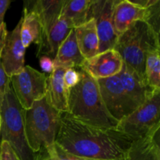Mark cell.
<instances>
[{
  "label": "cell",
  "mask_w": 160,
  "mask_h": 160,
  "mask_svg": "<svg viewBox=\"0 0 160 160\" xmlns=\"http://www.w3.org/2000/svg\"><path fill=\"white\" fill-rule=\"evenodd\" d=\"M133 141L115 128L92 126L61 113L56 143L67 152L88 160H128Z\"/></svg>",
  "instance_id": "6da1fadb"
},
{
  "label": "cell",
  "mask_w": 160,
  "mask_h": 160,
  "mask_svg": "<svg viewBox=\"0 0 160 160\" xmlns=\"http://www.w3.org/2000/svg\"><path fill=\"white\" fill-rule=\"evenodd\" d=\"M78 71L79 82L68 90L67 113L86 124L116 129L119 122L106 109L97 81L81 68Z\"/></svg>",
  "instance_id": "7a4b0ae2"
},
{
  "label": "cell",
  "mask_w": 160,
  "mask_h": 160,
  "mask_svg": "<svg viewBox=\"0 0 160 160\" xmlns=\"http://www.w3.org/2000/svg\"><path fill=\"white\" fill-rule=\"evenodd\" d=\"M156 48H160L159 34L146 22L137 21L119 36L113 49L119 53L123 63L146 83L145 59L148 52Z\"/></svg>",
  "instance_id": "3957f363"
},
{
  "label": "cell",
  "mask_w": 160,
  "mask_h": 160,
  "mask_svg": "<svg viewBox=\"0 0 160 160\" xmlns=\"http://www.w3.org/2000/svg\"><path fill=\"white\" fill-rule=\"evenodd\" d=\"M61 123V112L45 98L35 102L24 112V128L30 148L37 154L56 143Z\"/></svg>",
  "instance_id": "277c9868"
},
{
  "label": "cell",
  "mask_w": 160,
  "mask_h": 160,
  "mask_svg": "<svg viewBox=\"0 0 160 160\" xmlns=\"http://www.w3.org/2000/svg\"><path fill=\"white\" fill-rule=\"evenodd\" d=\"M23 109L12 88L6 94L0 109L1 142L9 143L20 160H37V154L30 148L26 138Z\"/></svg>",
  "instance_id": "5b68a950"
},
{
  "label": "cell",
  "mask_w": 160,
  "mask_h": 160,
  "mask_svg": "<svg viewBox=\"0 0 160 160\" xmlns=\"http://www.w3.org/2000/svg\"><path fill=\"white\" fill-rule=\"evenodd\" d=\"M159 128L160 90H156L144 104L120 120L116 129L134 142L154 135Z\"/></svg>",
  "instance_id": "8992f818"
},
{
  "label": "cell",
  "mask_w": 160,
  "mask_h": 160,
  "mask_svg": "<svg viewBox=\"0 0 160 160\" xmlns=\"http://www.w3.org/2000/svg\"><path fill=\"white\" fill-rule=\"evenodd\" d=\"M12 89L22 107L27 110L35 102L45 98L48 76L30 66H24L20 72L10 77Z\"/></svg>",
  "instance_id": "52a82bcc"
},
{
  "label": "cell",
  "mask_w": 160,
  "mask_h": 160,
  "mask_svg": "<svg viewBox=\"0 0 160 160\" xmlns=\"http://www.w3.org/2000/svg\"><path fill=\"white\" fill-rule=\"evenodd\" d=\"M96 81L105 106L116 120L120 122L137 109L125 92L117 75Z\"/></svg>",
  "instance_id": "ba28073f"
},
{
  "label": "cell",
  "mask_w": 160,
  "mask_h": 160,
  "mask_svg": "<svg viewBox=\"0 0 160 160\" xmlns=\"http://www.w3.org/2000/svg\"><path fill=\"white\" fill-rule=\"evenodd\" d=\"M117 0H93L91 17L95 20L99 40L98 53L113 49L118 35L112 22V11Z\"/></svg>",
  "instance_id": "9c48e42d"
},
{
  "label": "cell",
  "mask_w": 160,
  "mask_h": 160,
  "mask_svg": "<svg viewBox=\"0 0 160 160\" xmlns=\"http://www.w3.org/2000/svg\"><path fill=\"white\" fill-rule=\"evenodd\" d=\"M22 19L16 28L8 32L4 48L0 56L2 65L8 77H12L24 67V56L26 48L23 45L20 38V27Z\"/></svg>",
  "instance_id": "30bf717a"
},
{
  "label": "cell",
  "mask_w": 160,
  "mask_h": 160,
  "mask_svg": "<svg viewBox=\"0 0 160 160\" xmlns=\"http://www.w3.org/2000/svg\"><path fill=\"white\" fill-rule=\"evenodd\" d=\"M123 65V59L119 53L114 49H109L84 59L80 68L94 79L98 80L119 74Z\"/></svg>",
  "instance_id": "8fae6325"
},
{
  "label": "cell",
  "mask_w": 160,
  "mask_h": 160,
  "mask_svg": "<svg viewBox=\"0 0 160 160\" xmlns=\"http://www.w3.org/2000/svg\"><path fill=\"white\" fill-rule=\"evenodd\" d=\"M148 16V8L145 9L129 0H117L112 11L114 30L119 37L134 22H146Z\"/></svg>",
  "instance_id": "7c38bea8"
},
{
  "label": "cell",
  "mask_w": 160,
  "mask_h": 160,
  "mask_svg": "<svg viewBox=\"0 0 160 160\" xmlns=\"http://www.w3.org/2000/svg\"><path fill=\"white\" fill-rule=\"evenodd\" d=\"M117 76L120 78L126 93L137 108L144 104L156 91L151 88L134 70L124 63Z\"/></svg>",
  "instance_id": "4fadbf2b"
},
{
  "label": "cell",
  "mask_w": 160,
  "mask_h": 160,
  "mask_svg": "<svg viewBox=\"0 0 160 160\" xmlns=\"http://www.w3.org/2000/svg\"><path fill=\"white\" fill-rule=\"evenodd\" d=\"M66 70L62 67H55L48 77L45 96L47 102L61 113L68 111V89L66 88L63 81Z\"/></svg>",
  "instance_id": "5bb4252c"
},
{
  "label": "cell",
  "mask_w": 160,
  "mask_h": 160,
  "mask_svg": "<svg viewBox=\"0 0 160 160\" xmlns=\"http://www.w3.org/2000/svg\"><path fill=\"white\" fill-rule=\"evenodd\" d=\"M72 29H73V26L71 22L60 15L56 23L51 28L45 40L38 48V57L45 56L54 59L59 46L65 41Z\"/></svg>",
  "instance_id": "9a60e30c"
},
{
  "label": "cell",
  "mask_w": 160,
  "mask_h": 160,
  "mask_svg": "<svg viewBox=\"0 0 160 160\" xmlns=\"http://www.w3.org/2000/svg\"><path fill=\"white\" fill-rule=\"evenodd\" d=\"M32 3V6H28V7L34 9L37 12L42 27L40 45L43 43L51 28L60 17L65 0H37Z\"/></svg>",
  "instance_id": "2e32d148"
},
{
  "label": "cell",
  "mask_w": 160,
  "mask_h": 160,
  "mask_svg": "<svg viewBox=\"0 0 160 160\" xmlns=\"http://www.w3.org/2000/svg\"><path fill=\"white\" fill-rule=\"evenodd\" d=\"M78 46L74 28L70 31L62 45L59 46L56 56L53 59L55 67L80 68L84 61Z\"/></svg>",
  "instance_id": "e0dca14e"
},
{
  "label": "cell",
  "mask_w": 160,
  "mask_h": 160,
  "mask_svg": "<svg viewBox=\"0 0 160 160\" xmlns=\"http://www.w3.org/2000/svg\"><path fill=\"white\" fill-rule=\"evenodd\" d=\"M77 43L81 55L85 59L98 54L99 40L93 18L81 26L74 28Z\"/></svg>",
  "instance_id": "ac0fdd59"
},
{
  "label": "cell",
  "mask_w": 160,
  "mask_h": 160,
  "mask_svg": "<svg viewBox=\"0 0 160 160\" xmlns=\"http://www.w3.org/2000/svg\"><path fill=\"white\" fill-rule=\"evenodd\" d=\"M21 19L20 38L24 48L29 47L33 42L39 45L42 41V27L37 12L34 9L25 6Z\"/></svg>",
  "instance_id": "d6986e66"
},
{
  "label": "cell",
  "mask_w": 160,
  "mask_h": 160,
  "mask_svg": "<svg viewBox=\"0 0 160 160\" xmlns=\"http://www.w3.org/2000/svg\"><path fill=\"white\" fill-rule=\"evenodd\" d=\"M128 160H160L159 131L150 137L134 141L128 152Z\"/></svg>",
  "instance_id": "ffe728a7"
},
{
  "label": "cell",
  "mask_w": 160,
  "mask_h": 160,
  "mask_svg": "<svg viewBox=\"0 0 160 160\" xmlns=\"http://www.w3.org/2000/svg\"><path fill=\"white\" fill-rule=\"evenodd\" d=\"M93 0H65L61 15L68 19L73 28L92 20L91 9Z\"/></svg>",
  "instance_id": "44dd1931"
},
{
  "label": "cell",
  "mask_w": 160,
  "mask_h": 160,
  "mask_svg": "<svg viewBox=\"0 0 160 160\" xmlns=\"http://www.w3.org/2000/svg\"><path fill=\"white\" fill-rule=\"evenodd\" d=\"M160 48L151 50L146 56L145 78L146 84L154 90L160 89Z\"/></svg>",
  "instance_id": "7402d4cb"
},
{
  "label": "cell",
  "mask_w": 160,
  "mask_h": 160,
  "mask_svg": "<svg viewBox=\"0 0 160 160\" xmlns=\"http://www.w3.org/2000/svg\"><path fill=\"white\" fill-rule=\"evenodd\" d=\"M37 160H88L74 156L55 143L50 148L37 153Z\"/></svg>",
  "instance_id": "603a6c76"
},
{
  "label": "cell",
  "mask_w": 160,
  "mask_h": 160,
  "mask_svg": "<svg viewBox=\"0 0 160 160\" xmlns=\"http://www.w3.org/2000/svg\"><path fill=\"white\" fill-rule=\"evenodd\" d=\"M148 16L146 23L152 27L155 32L159 35V19H160V1L157 0L155 4L148 8Z\"/></svg>",
  "instance_id": "cb8c5ba5"
},
{
  "label": "cell",
  "mask_w": 160,
  "mask_h": 160,
  "mask_svg": "<svg viewBox=\"0 0 160 160\" xmlns=\"http://www.w3.org/2000/svg\"><path fill=\"white\" fill-rule=\"evenodd\" d=\"M10 88V78L5 72L1 60H0V109H1L5 95Z\"/></svg>",
  "instance_id": "d4e9b609"
},
{
  "label": "cell",
  "mask_w": 160,
  "mask_h": 160,
  "mask_svg": "<svg viewBox=\"0 0 160 160\" xmlns=\"http://www.w3.org/2000/svg\"><path fill=\"white\" fill-rule=\"evenodd\" d=\"M80 81V73L75 68H68L63 74V81L66 88L70 89L76 86Z\"/></svg>",
  "instance_id": "484cf974"
},
{
  "label": "cell",
  "mask_w": 160,
  "mask_h": 160,
  "mask_svg": "<svg viewBox=\"0 0 160 160\" xmlns=\"http://www.w3.org/2000/svg\"><path fill=\"white\" fill-rule=\"evenodd\" d=\"M0 160H20L6 142L0 143Z\"/></svg>",
  "instance_id": "4316f807"
},
{
  "label": "cell",
  "mask_w": 160,
  "mask_h": 160,
  "mask_svg": "<svg viewBox=\"0 0 160 160\" xmlns=\"http://www.w3.org/2000/svg\"><path fill=\"white\" fill-rule=\"evenodd\" d=\"M39 62H40V67L45 73H51L55 69L54 62L53 59L51 58L45 56H42L39 57Z\"/></svg>",
  "instance_id": "83f0119b"
},
{
  "label": "cell",
  "mask_w": 160,
  "mask_h": 160,
  "mask_svg": "<svg viewBox=\"0 0 160 160\" xmlns=\"http://www.w3.org/2000/svg\"><path fill=\"white\" fill-rule=\"evenodd\" d=\"M7 34L8 31L6 29V23H3L2 24L0 25V56H1V53L3 48H4Z\"/></svg>",
  "instance_id": "f1b7e54d"
},
{
  "label": "cell",
  "mask_w": 160,
  "mask_h": 160,
  "mask_svg": "<svg viewBox=\"0 0 160 160\" xmlns=\"http://www.w3.org/2000/svg\"><path fill=\"white\" fill-rule=\"evenodd\" d=\"M10 3L11 2L9 0H0V25L5 23L4 16Z\"/></svg>",
  "instance_id": "f546056e"
},
{
  "label": "cell",
  "mask_w": 160,
  "mask_h": 160,
  "mask_svg": "<svg viewBox=\"0 0 160 160\" xmlns=\"http://www.w3.org/2000/svg\"><path fill=\"white\" fill-rule=\"evenodd\" d=\"M157 0H136V1H132L133 2L135 3V4L138 5V6H142V7L147 8L150 7L151 6H152L153 4L156 2Z\"/></svg>",
  "instance_id": "4dcf8cb0"
},
{
  "label": "cell",
  "mask_w": 160,
  "mask_h": 160,
  "mask_svg": "<svg viewBox=\"0 0 160 160\" xmlns=\"http://www.w3.org/2000/svg\"><path fill=\"white\" fill-rule=\"evenodd\" d=\"M0 131H1V116H0Z\"/></svg>",
  "instance_id": "1f68e13d"
}]
</instances>
